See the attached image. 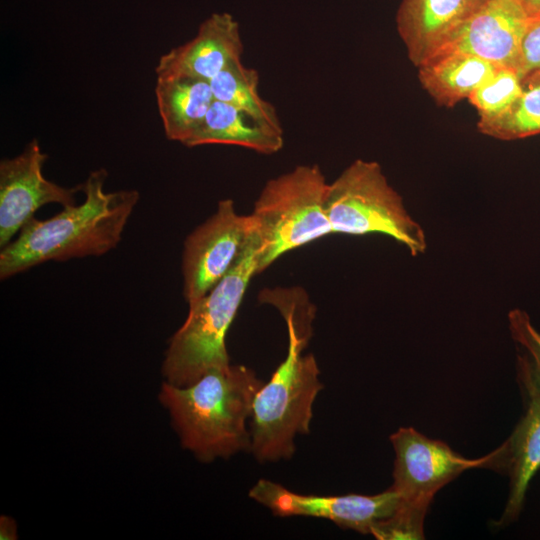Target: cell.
Returning a JSON list of instances; mask_svg holds the SVG:
<instances>
[{
  "instance_id": "6da1fadb",
  "label": "cell",
  "mask_w": 540,
  "mask_h": 540,
  "mask_svg": "<svg viewBox=\"0 0 540 540\" xmlns=\"http://www.w3.org/2000/svg\"><path fill=\"white\" fill-rule=\"evenodd\" d=\"M105 169L81 184L85 200L51 218L33 217L0 252V278L8 279L48 261L101 256L115 248L140 195L137 190L105 192Z\"/></svg>"
},
{
  "instance_id": "7a4b0ae2",
  "label": "cell",
  "mask_w": 540,
  "mask_h": 540,
  "mask_svg": "<svg viewBox=\"0 0 540 540\" xmlns=\"http://www.w3.org/2000/svg\"><path fill=\"white\" fill-rule=\"evenodd\" d=\"M262 385L250 368L228 364L208 370L189 386L166 381L159 398L170 412L182 446L210 462L250 449L247 422Z\"/></svg>"
},
{
  "instance_id": "3957f363",
  "label": "cell",
  "mask_w": 540,
  "mask_h": 540,
  "mask_svg": "<svg viewBox=\"0 0 540 540\" xmlns=\"http://www.w3.org/2000/svg\"><path fill=\"white\" fill-rule=\"evenodd\" d=\"M260 241L255 230L228 273L189 303L187 318L171 337L163 362L167 382L185 387L208 370L230 364L225 337L251 278L257 274Z\"/></svg>"
},
{
  "instance_id": "277c9868",
  "label": "cell",
  "mask_w": 540,
  "mask_h": 540,
  "mask_svg": "<svg viewBox=\"0 0 540 540\" xmlns=\"http://www.w3.org/2000/svg\"><path fill=\"white\" fill-rule=\"evenodd\" d=\"M288 351L270 380L257 391L249 421L250 450L260 462L288 459L295 437L310 432L312 407L323 388L313 355L287 324Z\"/></svg>"
},
{
  "instance_id": "5b68a950",
  "label": "cell",
  "mask_w": 540,
  "mask_h": 540,
  "mask_svg": "<svg viewBox=\"0 0 540 540\" xmlns=\"http://www.w3.org/2000/svg\"><path fill=\"white\" fill-rule=\"evenodd\" d=\"M390 441L395 451L391 487L399 494L400 503L395 515L374 533L380 540L424 539V518L435 494L463 471L491 468L493 463V451L468 459L412 427L399 428Z\"/></svg>"
},
{
  "instance_id": "8992f818",
  "label": "cell",
  "mask_w": 540,
  "mask_h": 540,
  "mask_svg": "<svg viewBox=\"0 0 540 540\" xmlns=\"http://www.w3.org/2000/svg\"><path fill=\"white\" fill-rule=\"evenodd\" d=\"M318 165H298L266 182L250 214L259 237L257 274L283 254L333 233Z\"/></svg>"
},
{
  "instance_id": "52a82bcc",
  "label": "cell",
  "mask_w": 540,
  "mask_h": 540,
  "mask_svg": "<svg viewBox=\"0 0 540 540\" xmlns=\"http://www.w3.org/2000/svg\"><path fill=\"white\" fill-rule=\"evenodd\" d=\"M325 208L333 233H379L403 244L412 256L426 251L423 228L375 161L357 159L329 183Z\"/></svg>"
},
{
  "instance_id": "ba28073f",
  "label": "cell",
  "mask_w": 540,
  "mask_h": 540,
  "mask_svg": "<svg viewBox=\"0 0 540 540\" xmlns=\"http://www.w3.org/2000/svg\"><path fill=\"white\" fill-rule=\"evenodd\" d=\"M254 231L251 215H239L231 199L194 229L184 242L183 295L187 303L204 296L232 268Z\"/></svg>"
},
{
  "instance_id": "9c48e42d",
  "label": "cell",
  "mask_w": 540,
  "mask_h": 540,
  "mask_svg": "<svg viewBox=\"0 0 540 540\" xmlns=\"http://www.w3.org/2000/svg\"><path fill=\"white\" fill-rule=\"evenodd\" d=\"M249 497L277 516H310L330 520L344 529L373 535L398 510L400 497L389 487L375 495H304L267 479H260Z\"/></svg>"
},
{
  "instance_id": "30bf717a",
  "label": "cell",
  "mask_w": 540,
  "mask_h": 540,
  "mask_svg": "<svg viewBox=\"0 0 540 540\" xmlns=\"http://www.w3.org/2000/svg\"><path fill=\"white\" fill-rule=\"evenodd\" d=\"M48 155L42 152L37 139L13 158L0 162V247L12 241L44 205L56 203L63 207L75 204V193L81 185L67 188L43 175Z\"/></svg>"
},
{
  "instance_id": "8fae6325",
  "label": "cell",
  "mask_w": 540,
  "mask_h": 540,
  "mask_svg": "<svg viewBox=\"0 0 540 540\" xmlns=\"http://www.w3.org/2000/svg\"><path fill=\"white\" fill-rule=\"evenodd\" d=\"M517 378L525 395V413L511 435L494 450L491 468L509 477L508 499L497 526L519 517L529 484L540 469V379L524 355L517 357Z\"/></svg>"
},
{
  "instance_id": "7c38bea8",
  "label": "cell",
  "mask_w": 540,
  "mask_h": 540,
  "mask_svg": "<svg viewBox=\"0 0 540 540\" xmlns=\"http://www.w3.org/2000/svg\"><path fill=\"white\" fill-rule=\"evenodd\" d=\"M539 17L520 0H487L435 55L464 52L520 73L523 39Z\"/></svg>"
},
{
  "instance_id": "4fadbf2b",
  "label": "cell",
  "mask_w": 540,
  "mask_h": 540,
  "mask_svg": "<svg viewBox=\"0 0 540 540\" xmlns=\"http://www.w3.org/2000/svg\"><path fill=\"white\" fill-rule=\"evenodd\" d=\"M244 47L238 21L228 12H215L188 42L163 54L157 77H191L210 81L228 64L241 60Z\"/></svg>"
},
{
  "instance_id": "5bb4252c",
  "label": "cell",
  "mask_w": 540,
  "mask_h": 540,
  "mask_svg": "<svg viewBox=\"0 0 540 540\" xmlns=\"http://www.w3.org/2000/svg\"><path fill=\"white\" fill-rule=\"evenodd\" d=\"M487 0H402L396 22L418 67L434 56Z\"/></svg>"
},
{
  "instance_id": "9a60e30c",
  "label": "cell",
  "mask_w": 540,
  "mask_h": 540,
  "mask_svg": "<svg viewBox=\"0 0 540 540\" xmlns=\"http://www.w3.org/2000/svg\"><path fill=\"white\" fill-rule=\"evenodd\" d=\"M283 130L263 124L241 110L213 101L204 120L185 146L234 145L271 155L284 145Z\"/></svg>"
},
{
  "instance_id": "2e32d148",
  "label": "cell",
  "mask_w": 540,
  "mask_h": 540,
  "mask_svg": "<svg viewBox=\"0 0 540 540\" xmlns=\"http://www.w3.org/2000/svg\"><path fill=\"white\" fill-rule=\"evenodd\" d=\"M155 96L166 137L184 145L214 101L209 81L191 77H157Z\"/></svg>"
},
{
  "instance_id": "e0dca14e",
  "label": "cell",
  "mask_w": 540,
  "mask_h": 540,
  "mask_svg": "<svg viewBox=\"0 0 540 540\" xmlns=\"http://www.w3.org/2000/svg\"><path fill=\"white\" fill-rule=\"evenodd\" d=\"M499 67L478 56L454 51L435 55L417 68L424 89L438 104L452 107L468 99Z\"/></svg>"
},
{
  "instance_id": "ac0fdd59",
  "label": "cell",
  "mask_w": 540,
  "mask_h": 540,
  "mask_svg": "<svg viewBox=\"0 0 540 540\" xmlns=\"http://www.w3.org/2000/svg\"><path fill=\"white\" fill-rule=\"evenodd\" d=\"M209 83L215 100L227 103L263 124L283 130L275 106L259 93V74L254 68L235 60Z\"/></svg>"
},
{
  "instance_id": "d6986e66",
  "label": "cell",
  "mask_w": 540,
  "mask_h": 540,
  "mask_svg": "<svg viewBox=\"0 0 540 540\" xmlns=\"http://www.w3.org/2000/svg\"><path fill=\"white\" fill-rule=\"evenodd\" d=\"M478 128L502 140L540 134V70L522 77L521 93L506 112L493 119L479 120Z\"/></svg>"
},
{
  "instance_id": "ffe728a7",
  "label": "cell",
  "mask_w": 540,
  "mask_h": 540,
  "mask_svg": "<svg viewBox=\"0 0 540 540\" xmlns=\"http://www.w3.org/2000/svg\"><path fill=\"white\" fill-rule=\"evenodd\" d=\"M521 90L520 73L514 68L499 67L468 100L477 109L480 120H488L506 112L519 97Z\"/></svg>"
},
{
  "instance_id": "44dd1931",
  "label": "cell",
  "mask_w": 540,
  "mask_h": 540,
  "mask_svg": "<svg viewBox=\"0 0 540 540\" xmlns=\"http://www.w3.org/2000/svg\"><path fill=\"white\" fill-rule=\"evenodd\" d=\"M509 330L513 340L525 351L524 356L540 379V332L527 312L513 309L508 313Z\"/></svg>"
},
{
  "instance_id": "7402d4cb",
  "label": "cell",
  "mask_w": 540,
  "mask_h": 540,
  "mask_svg": "<svg viewBox=\"0 0 540 540\" xmlns=\"http://www.w3.org/2000/svg\"><path fill=\"white\" fill-rule=\"evenodd\" d=\"M540 70V17L527 31L521 47L519 71L525 74Z\"/></svg>"
},
{
  "instance_id": "603a6c76",
  "label": "cell",
  "mask_w": 540,
  "mask_h": 540,
  "mask_svg": "<svg viewBox=\"0 0 540 540\" xmlns=\"http://www.w3.org/2000/svg\"><path fill=\"white\" fill-rule=\"evenodd\" d=\"M1 539H15L16 538V526L13 519L2 516L1 517Z\"/></svg>"
},
{
  "instance_id": "cb8c5ba5",
  "label": "cell",
  "mask_w": 540,
  "mask_h": 540,
  "mask_svg": "<svg viewBox=\"0 0 540 540\" xmlns=\"http://www.w3.org/2000/svg\"><path fill=\"white\" fill-rule=\"evenodd\" d=\"M520 1L533 12L540 14V0H520Z\"/></svg>"
}]
</instances>
